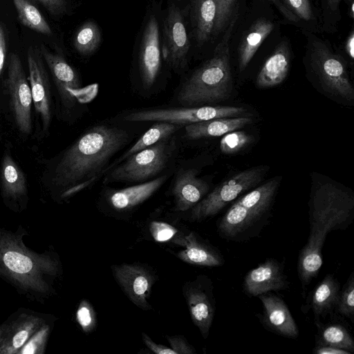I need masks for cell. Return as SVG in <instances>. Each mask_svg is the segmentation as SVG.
<instances>
[{
	"instance_id": "obj_1",
	"label": "cell",
	"mask_w": 354,
	"mask_h": 354,
	"mask_svg": "<svg viewBox=\"0 0 354 354\" xmlns=\"http://www.w3.org/2000/svg\"><path fill=\"white\" fill-rule=\"evenodd\" d=\"M121 128L95 125L57 155L38 159L39 183L55 196H70L104 173L113 156L129 141Z\"/></svg>"
},
{
	"instance_id": "obj_2",
	"label": "cell",
	"mask_w": 354,
	"mask_h": 354,
	"mask_svg": "<svg viewBox=\"0 0 354 354\" xmlns=\"http://www.w3.org/2000/svg\"><path fill=\"white\" fill-rule=\"evenodd\" d=\"M354 219V196L332 183L317 186L309 208V236L299 252L297 272L305 294L322 266V249L328 233L345 230Z\"/></svg>"
},
{
	"instance_id": "obj_3",
	"label": "cell",
	"mask_w": 354,
	"mask_h": 354,
	"mask_svg": "<svg viewBox=\"0 0 354 354\" xmlns=\"http://www.w3.org/2000/svg\"><path fill=\"white\" fill-rule=\"evenodd\" d=\"M279 183L280 178L274 177L236 201L218 222L220 237L236 243L259 237L270 221Z\"/></svg>"
},
{
	"instance_id": "obj_4",
	"label": "cell",
	"mask_w": 354,
	"mask_h": 354,
	"mask_svg": "<svg viewBox=\"0 0 354 354\" xmlns=\"http://www.w3.org/2000/svg\"><path fill=\"white\" fill-rule=\"evenodd\" d=\"M235 20L236 18L231 22L213 57L195 71L182 85L177 95L180 104L205 106L229 97L232 88V78L228 41Z\"/></svg>"
},
{
	"instance_id": "obj_5",
	"label": "cell",
	"mask_w": 354,
	"mask_h": 354,
	"mask_svg": "<svg viewBox=\"0 0 354 354\" xmlns=\"http://www.w3.org/2000/svg\"><path fill=\"white\" fill-rule=\"evenodd\" d=\"M0 109L17 139L34 138V110L31 90L18 54L8 62L7 75L0 86Z\"/></svg>"
},
{
	"instance_id": "obj_6",
	"label": "cell",
	"mask_w": 354,
	"mask_h": 354,
	"mask_svg": "<svg viewBox=\"0 0 354 354\" xmlns=\"http://www.w3.org/2000/svg\"><path fill=\"white\" fill-rule=\"evenodd\" d=\"M40 53L52 77L56 99L54 113L64 120H69L79 104L93 100L97 85L82 86L77 72L62 55L50 52L43 45Z\"/></svg>"
},
{
	"instance_id": "obj_7",
	"label": "cell",
	"mask_w": 354,
	"mask_h": 354,
	"mask_svg": "<svg viewBox=\"0 0 354 354\" xmlns=\"http://www.w3.org/2000/svg\"><path fill=\"white\" fill-rule=\"evenodd\" d=\"M27 60L34 110L33 137L39 142L50 134L54 115L53 86L41 53L30 48Z\"/></svg>"
},
{
	"instance_id": "obj_8",
	"label": "cell",
	"mask_w": 354,
	"mask_h": 354,
	"mask_svg": "<svg viewBox=\"0 0 354 354\" xmlns=\"http://www.w3.org/2000/svg\"><path fill=\"white\" fill-rule=\"evenodd\" d=\"M266 170L263 166L254 167L224 181L191 209L190 220L199 222L214 216L241 194L257 185Z\"/></svg>"
},
{
	"instance_id": "obj_9",
	"label": "cell",
	"mask_w": 354,
	"mask_h": 354,
	"mask_svg": "<svg viewBox=\"0 0 354 354\" xmlns=\"http://www.w3.org/2000/svg\"><path fill=\"white\" fill-rule=\"evenodd\" d=\"M167 139L129 156L108 174L104 183L143 182L159 174L166 167L170 152Z\"/></svg>"
},
{
	"instance_id": "obj_10",
	"label": "cell",
	"mask_w": 354,
	"mask_h": 354,
	"mask_svg": "<svg viewBox=\"0 0 354 354\" xmlns=\"http://www.w3.org/2000/svg\"><path fill=\"white\" fill-rule=\"evenodd\" d=\"M246 112L245 109L240 106H201L136 111L127 115L124 120L129 122L157 121L189 124L214 118L243 116Z\"/></svg>"
},
{
	"instance_id": "obj_11",
	"label": "cell",
	"mask_w": 354,
	"mask_h": 354,
	"mask_svg": "<svg viewBox=\"0 0 354 354\" xmlns=\"http://www.w3.org/2000/svg\"><path fill=\"white\" fill-rule=\"evenodd\" d=\"M213 290L212 281L206 275H199L183 287L192 320L204 339L209 335L216 312Z\"/></svg>"
},
{
	"instance_id": "obj_12",
	"label": "cell",
	"mask_w": 354,
	"mask_h": 354,
	"mask_svg": "<svg viewBox=\"0 0 354 354\" xmlns=\"http://www.w3.org/2000/svg\"><path fill=\"white\" fill-rule=\"evenodd\" d=\"M313 65L324 89L328 93L353 102L354 89L342 59L326 47H319L313 54Z\"/></svg>"
},
{
	"instance_id": "obj_13",
	"label": "cell",
	"mask_w": 354,
	"mask_h": 354,
	"mask_svg": "<svg viewBox=\"0 0 354 354\" xmlns=\"http://www.w3.org/2000/svg\"><path fill=\"white\" fill-rule=\"evenodd\" d=\"M163 35L165 59L174 68L183 66L190 43L183 14L175 5L169 8L165 19Z\"/></svg>"
},
{
	"instance_id": "obj_14",
	"label": "cell",
	"mask_w": 354,
	"mask_h": 354,
	"mask_svg": "<svg viewBox=\"0 0 354 354\" xmlns=\"http://www.w3.org/2000/svg\"><path fill=\"white\" fill-rule=\"evenodd\" d=\"M113 274L128 298L137 306L147 310L151 308L147 299L154 277L145 267L122 263L112 266Z\"/></svg>"
},
{
	"instance_id": "obj_15",
	"label": "cell",
	"mask_w": 354,
	"mask_h": 354,
	"mask_svg": "<svg viewBox=\"0 0 354 354\" xmlns=\"http://www.w3.org/2000/svg\"><path fill=\"white\" fill-rule=\"evenodd\" d=\"M289 283L284 264L277 259L268 258L246 273L243 288L248 296L258 297L271 291L286 290Z\"/></svg>"
},
{
	"instance_id": "obj_16",
	"label": "cell",
	"mask_w": 354,
	"mask_h": 354,
	"mask_svg": "<svg viewBox=\"0 0 354 354\" xmlns=\"http://www.w3.org/2000/svg\"><path fill=\"white\" fill-rule=\"evenodd\" d=\"M160 62L159 26L152 15L145 26L139 52L140 73L145 88H149L154 84Z\"/></svg>"
},
{
	"instance_id": "obj_17",
	"label": "cell",
	"mask_w": 354,
	"mask_h": 354,
	"mask_svg": "<svg viewBox=\"0 0 354 354\" xmlns=\"http://www.w3.org/2000/svg\"><path fill=\"white\" fill-rule=\"evenodd\" d=\"M258 297L263 305L260 320L265 328L277 335L296 339L299 328L285 301L269 292Z\"/></svg>"
},
{
	"instance_id": "obj_18",
	"label": "cell",
	"mask_w": 354,
	"mask_h": 354,
	"mask_svg": "<svg viewBox=\"0 0 354 354\" xmlns=\"http://www.w3.org/2000/svg\"><path fill=\"white\" fill-rule=\"evenodd\" d=\"M11 147L10 143L6 144L0 162V189L6 200L21 202L28 195V179L14 158Z\"/></svg>"
},
{
	"instance_id": "obj_19",
	"label": "cell",
	"mask_w": 354,
	"mask_h": 354,
	"mask_svg": "<svg viewBox=\"0 0 354 354\" xmlns=\"http://www.w3.org/2000/svg\"><path fill=\"white\" fill-rule=\"evenodd\" d=\"M195 169H182L176 175L172 189L178 211L185 212L201 201L209 190L208 184L197 176Z\"/></svg>"
},
{
	"instance_id": "obj_20",
	"label": "cell",
	"mask_w": 354,
	"mask_h": 354,
	"mask_svg": "<svg viewBox=\"0 0 354 354\" xmlns=\"http://www.w3.org/2000/svg\"><path fill=\"white\" fill-rule=\"evenodd\" d=\"M339 292L340 283L332 274H326L317 284L304 306L312 310L315 322H319L335 311Z\"/></svg>"
},
{
	"instance_id": "obj_21",
	"label": "cell",
	"mask_w": 354,
	"mask_h": 354,
	"mask_svg": "<svg viewBox=\"0 0 354 354\" xmlns=\"http://www.w3.org/2000/svg\"><path fill=\"white\" fill-rule=\"evenodd\" d=\"M185 248L176 254L184 262L198 266L218 267L225 263L221 251L194 232L185 236Z\"/></svg>"
},
{
	"instance_id": "obj_22",
	"label": "cell",
	"mask_w": 354,
	"mask_h": 354,
	"mask_svg": "<svg viewBox=\"0 0 354 354\" xmlns=\"http://www.w3.org/2000/svg\"><path fill=\"white\" fill-rule=\"evenodd\" d=\"M166 180L167 176H162L148 182L113 190L109 194V203L115 210H129L151 196Z\"/></svg>"
},
{
	"instance_id": "obj_23",
	"label": "cell",
	"mask_w": 354,
	"mask_h": 354,
	"mask_svg": "<svg viewBox=\"0 0 354 354\" xmlns=\"http://www.w3.org/2000/svg\"><path fill=\"white\" fill-rule=\"evenodd\" d=\"M253 122L250 117L220 118L187 124L185 137L190 140L224 136Z\"/></svg>"
},
{
	"instance_id": "obj_24",
	"label": "cell",
	"mask_w": 354,
	"mask_h": 354,
	"mask_svg": "<svg viewBox=\"0 0 354 354\" xmlns=\"http://www.w3.org/2000/svg\"><path fill=\"white\" fill-rule=\"evenodd\" d=\"M290 67V50L286 44H281L267 59L259 71L256 83L261 88L280 84L286 79Z\"/></svg>"
},
{
	"instance_id": "obj_25",
	"label": "cell",
	"mask_w": 354,
	"mask_h": 354,
	"mask_svg": "<svg viewBox=\"0 0 354 354\" xmlns=\"http://www.w3.org/2000/svg\"><path fill=\"white\" fill-rule=\"evenodd\" d=\"M273 28V24L266 19H259L250 27L239 48L240 71H243L246 68L259 47Z\"/></svg>"
},
{
	"instance_id": "obj_26",
	"label": "cell",
	"mask_w": 354,
	"mask_h": 354,
	"mask_svg": "<svg viewBox=\"0 0 354 354\" xmlns=\"http://www.w3.org/2000/svg\"><path fill=\"white\" fill-rule=\"evenodd\" d=\"M180 127V124L166 122H158L155 124L146 131L129 150L121 156L120 158L116 160L114 163L107 167L104 173L113 167H115L119 163H121V162L132 154L149 147L162 140L169 138V137L174 133Z\"/></svg>"
},
{
	"instance_id": "obj_27",
	"label": "cell",
	"mask_w": 354,
	"mask_h": 354,
	"mask_svg": "<svg viewBox=\"0 0 354 354\" xmlns=\"http://www.w3.org/2000/svg\"><path fill=\"white\" fill-rule=\"evenodd\" d=\"M317 328L316 344L331 346L354 352V341L347 328L339 323L315 322Z\"/></svg>"
},
{
	"instance_id": "obj_28",
	"label": "cell",
	"mask_w": 354,
	"mask_h": 354,
	"mask_svg": "<svg viewBox=\"0 0 354 354\" xmlns=\"http://www.w3.org/2000/svg\"><path fill=\"white\" fill-rule=\"evenodd\" d=\"M217 15V0H198L196 9V36L203 44L214 30Z\"/></svg>"
},
{
	"instance_id": "obj_29",
	"label": "cell",
	"mask_w": 354,
	"mask_h": 354,
	"mask_svg": "<svg viewBox=\"0 0 354 354\" xmlns=\"http://www.w3.org/2000/svg\"><path fill=\"white\" fill-rule=\"evenodd\" d=\"M18 18L25 26L45 35L52 30L41 12L28 0H12Z\"/></svg>"
},
{
	"instance_id": "obj_30",
	"label": "cell",
	"mask_w": 354,
	"mask_h": 354,
	"mask_svg": "<svg viewBox=\"0 0 354 354\" xmlns=\"http://www.w3.org/2000/svg\"><path fill=\"white\" fill-rule=\"evenodd\" d=\"M101 42V32L93 21L84 23L76 31L73 45L76 50L84 55L94 53Z\"/></svg>"
},
{
	"instance_id": "obj_31",
	"label": "cell",
	"mask_w": 354,
	"mask_h": 354,
	"mask_svg": "<svg viewBox=\"0 0 354 354\" xmlns=\"http://www.w3.org/2000/svg\"><path fill=\"white\" fill-rule=\"evenodd\" d=\"M335 311L353 321L354 317V272H351L342 290H340Z\"/></svg>"
},
{
	"instance_id": "obj_32",
	"label": "cell",
	"mask_w": 354,
	"mask_h": 354,
	"mask_svg": "<svg viewBox=\"0 0 354 354\" xmlns=\"http://www.w3.org/2000/svg\"><path fill=\"white\" fill-rule=\"evenodd\" d=\"M252 135L243 131H233L225 134L220 142L223 153L231 155L239 153L253 142Z\"/></svg>"
},
{
	"instance_id": "obj_33",
	"label": "cell",
	"mask_w": 354,
	"mask_h": 354,
	"mask_svg": "<svg viewBox=\"0 0 354 354\" xmlns=\"http://www.w3.org/2000/svg\"><path fill=\"white\" fill-rule=\"evenodd\" d=\"M149 230L153 239L160 243L173 241L176 244L182 246L185 243V236L178 237V230L171 225L163 221H152L149 225Z\"/></svg>"
},
{
	"instance_id": "obj_34",
	"label": "cell",
	"mask_w": 354,
	"mask_h": 354,
	"mask_svg": "<svg viewBox=\"0 0 354 354\" xmlns=\"http://www.w3.org/2000/svg\"><path fill=\"white\" fill-rule=\"evenodd\" d=\"M77 321L85 333L91 332L97 325L96 314L86 300L80 303L76 314Z\"/></svg>"
},
{
	"instance_id": "obj_35",
	"label": "cell",
	"mask_w": 354,
	"mask_h": 354,
	"mask_svg": "<svg viewBox=\"0 0 354 354\" xmlns=\"http://www.w3.org/2000/svg\"><path fill=\"white\" fill-rule=\"evenodd\" d=\"M3 259L7 267L15 272L25 273L32 268V263L30 259L16 252L10 251L5 253Z\"/></svg>"
},
{
	"instance_id": "obj_36",
	"label": "cell",
	"mask_w": 354,
	"mask_h": 354,
	"mask_svg": "<svg viewBox=\"0 0 354 354\" xmlns=\"http://www.w3.org/2000/svg\"><path fill=\"white\" fill-rule=\"evenodd\" d=\"M235 0H217V15L214 32L221 30L228 21Z\"/></svg>"
},
{
	"instance_id": "obj_37",
	"label": "cell",
	"mask_w": 354,
	"mask_h": 354,
	"mask_svg": "<svg viewBox=\"0 0 354 354\" xmlns=\"http://www.w3.org/2000/svg\"><path fill=\"white\" fill-rule=\"evenodd\" d=\"M288 8L298 17L304 20L313 19V11L309 0H284Z\"/></svg>"
},
{
	"instance_id": "obj_38",
	"label": "cell",
	"mask_w": 354,
	"mask_h": 354,
	"mask_svg": "<svg viewBox=\"0 0 354 354\" xmlns=\"http://www.w3.org/2000/svg\"><path fill=\"white\" fill-rule=\"evenodd\" d=\"M171 348L173 349L176 354H194L196 353L194 348L191 346L186 339L180 335L167 336Z\"/></svg>"
},
{
	"instance_id": "obj_39",
	"label": "cell",
	"mask_w": 354,
	"mask_h": 354,
	"mask_svg": "<svg viewBox=\"0 0 354 354\" xmlns=\"http://www.w3.org/2000/svg\"><path fill=\"white\" fill-rule=\"evenodd\" d=\"M32 330V326L17 328V330L9 339L11 349H17L28 340Z\"/></svg>"
},
{
	"instance_id": "obj_40",
	"label": "cell",
	"mask_w": 354,
	"mask_h": 354,
	"mask_svg": "<svg viewBox=\"0 0 354 354\" xmlns=\"http://www.w3.org/2000/svg\"><path fill=\"white\" fill-rule=\"evenodd\" d=\"M41 3L50 13L55 15L64 14L66 11L65 0H36Z\"/></svg>"
},
{
	"instance_id": "obj_41",
	"label": "cell",
	"mask_w": 354,
	"mask_h": 354,
	"mask_svg": "<svg viewBox=\"0 0 354 354\" xmlns=\"http://www.w3.org/2000/svg\"><path fill=\"white\" fill-rule=\"evenodd\" d=\"M142 340L145 344L156 354H176L171 348L155 343L146 333H142Z\"/></svg>"
},
{
	"instance_id": "obj_42",
	"label": "cell",
	"mask_w": 354,
	"mask_h": 354,
	"mask_svg": "<svg viewBox=\"0 0 354 354\" xmlns=\"http://www.w3.org/2000/svg\"><path fill=\"white\" fill-rule=\"evenodd\" d=\"M315 354H352L350 351L331 346L316 344L313 348Z\"/></svg>"
},
{
	"instance_id": "obj_43",
	"label": "cell",
	"mask_w": 354,
	"mask_h": 354,
	"mask_svg": "<svg viewBox=\"0 0 354 354\" xmlns=\"http://www.w3.org/2000/svg\"><path fill=\"white\" fill-rule=\"evenodd\" d=\"M6 57V41L3 26L0 25V82Z\"/></svg>"
},
{
	"instance_id": "obj_44",
	"label": "cell",
	"mask_w": 354,
	"mask_h": 354,
	"mask_svg": "<svg viewBox=\"0 0 354 354\" xmlns=\"http://www.w3.org/2000/svg\"><path fill=\"white\" fill-rule=\"evenodd\" d=\"M272 1L274 6L279 9V10L290 21H297V19L296 15L280 0H268Z\"/></svg>"
},
{
	"instance_id": "obj_45",
	"label": "cell",
	"mask_w": 354,
	"mask_h": 354,
	"mask_svg": "<svg viewBox=\"0 0 354 354\" xmlns=\"http://www.w3.org/2000/svg\"><path fill=\"white\" fill-rule=\"evenodd\" d=\"M346 50L348 56L351 58H354V33L352 31L348 36L346 42Z\"/></svg>"
},
{
	"instance_id": "obj_46",
	"label": "cell",
	"mask_w": 354,
	"mask_h": 354,
	"mask_svg": "<svg viewBox=\"0 0 354 354\" xmlns=\"http://www.w3.org/2000/svg\"><path fill=\"white\" fill-rule=\"evenodd\" d=\"M342 1H353V0H326L328 6L333 11H335L338 10V7L339 5V3Z\"/></svg>"
},
{
	"instance_id": "obj_47",
	"label": "cell",
	"mask_w": 354,
	"mask_h": 354,
	"mask_svg": "<svg viewBox=\"0 0 354 354\" xmlns=\"http://www.w3.org/2000/svg\"><path fill=\"white\" fill-rule=\"evenodd\" d=\"M3 113L0 109V142L3 140L6 134V129L5 125L3 124Z\"/></svg>"
}]
</instances>
